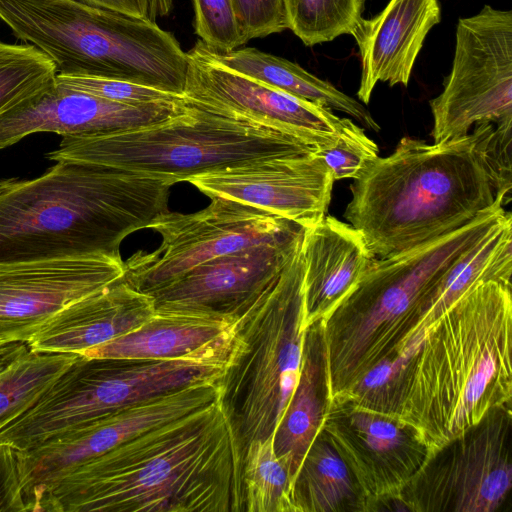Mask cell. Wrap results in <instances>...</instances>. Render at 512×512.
Wrapping results in <instances>:
<instances>
[{"label":"cell","mask_w":512,"mask_h":512,"mask_svg":"<svg viewBox=\"0 0 512 512\" xmlns=\"http://www.w3.org/2000/svg\"><path fill=\"white\" fill-rule=\"evenodd\" d=\"M512 120L492 125L485 144L488 163L496 176L500 189L510 199L511 191Z\"/></svg>","instance_id":"36"},{"label":"cell","mask_w":512,"mask_h":512,"mask_svg":"<svg viewBox=\"0 0 512 512\" xmlns=\"http://www.w3.org/2000/svg\"><path fill=\"white\" fill-rule=\"evenodd\" d=\"M321 431L348 467L362 511L396 499L428 461L425 447L408 428L348 402L324 408Z\"/></svg>","instance_id":"16"},{"label":"cell","mask_w":512,"mask_h":512,"mask_svg":"<svg viewBox=\"0 0 512 512\" xmlns=\"http://www.w3.org/2000/svg\"><path fill=\"white\" fill-rule=\"evenodd\" d=\"M185 108L184 99L146 105L112 102L59 85L54 78L0 113V149L37 132L80 136L141 127Z\"/></svg>","instance_id":"19"},{"label":"cell","mask_w":512,"mask_h":512,"mask_svg":"<svg viewBox=\"0 0 512 512\" xmlns=\"http://www.w3.org/2000/svg\"><path fill=\"white\" fill-rule=\"evenodd\" d=\"M218 399V381L191 384L116 410L33 449L17 451L20 483L29 512H34L37 501L50 486L86 461Z\"/></svg>","instance_id":"13"},{"label":"cell","mask_w":512,"mask_h":512,"mask_svg":"<svg viewBox=\"0 0 512 512\" xmlns=\"http://www.w3.org/2000/svg\"><path fill=\"white\" fill-rule=\"evenodd\" d=\"M303 236L304 232L254 245L195 266L149 294L155 312L235 318L293 258L302 245Z\"/></svg>","instance_id":"18"},{"label":"cell","mask_w":512,"mask_h":512,"mask_svg":"<svg viewBox=\"0 0 512 512\" xmlns=\"http://www.w3.org/2000/svg\"><path fill=\"white\" fill-rule=\"evenodd\" d=\"M173 0H153L152 1V20L157 16L167 15L172 8Z\"/></svg>","instance_id":"39"},{"label":"cell","mask_w":512,"mask_h":512,"mask_svg":"<svg viewBox=\"0 0 512 512\" xmlns=\"http://www.w3.org/2000/svg\"><path fill=\"white\" fill-rule=\"evenodd\" d=\"M441 20L438 0H390L352 33L361 59L357 97L368 104L378 82L408 86L424 40Z\"/></svg>","instance_id":"20"},{"label":"cell","mask_w":512,"mask_h":512,"mask_svg":"<svg viewBox=\"0 0 512 512\" xmlns=\"http://www.w3.org/2000/svg\"><path fill=\"white\" fill-rule=\"evenodd\" d=\"M491 126L476 124L444 143L403 137L390 155L365 166L350 186L344 217L375 257L418 247L510 201L486 158Z\"/></svg>","instance_id":"4"},{"label":"cell","mask_w":512,"mask_h":512,"mask_svg":"<svg viewBox=\"0 0 512 512\" xmlns=\"http://www.w3.org/2000/svg\"><path fill=\"white\" fill-rule=\"evenodd\" d=\"M334 181L315 152L250 161L186 180L211 198L245 203L304 228L326 215Z\"/></svg>","instance_id":"17"},{"label":"cell","mask_w":512,"mask_h":512,"mask_svg":"<svg viewBox=\"0 0 512 512\" xmlns=\"http://www.w3.org/2000/svg\"><path fill=\"white\" fill-rule=\"evenodd\" d=\"M81 354L48 353L26 343L0 347V430L28 410Z\"/></svg>","instance_id":"27"},{"label":"cell","mask_w":512,"mask_h":512,"mask_svg":"<svg viewBox=\"0 0 512 512\" xmlns=\"http://www.w3.org/2000/svg\"><path fill=\"white\" fill-rule=\"evenodd\" d=\"M452 68L430 101L431 136L444 143L473 125L512 120V11L485 5L459 18Z\"/></svg>","instance_id":"11"},{"label":"cell","mask_w":512,"mask_h":512,"mask_svg":"<svg viewBox=\"0 0 512 512\" xmlns=\"http://www.w3.org/2000/svg\"><path fill=\"white\" fill-rule=\"evenodd\" d=\"M507 214L498 202L459 229L374 260L357 286L319 321L324 408L399 350L415 325L422 297Z\"/></svg>","instance_id":"5"},{"label":"cell","mask_w":512,"mask_h":512,"mask_svg":"<svg viewBox=\"0 0 512 512\" xmlns=\"http://www.w3.org/2000/svg\"><path fill=\"white\" fill-rule=\"evenodd\" d=\"M324 405L321 335L317 322L307 329L300 377L273 437L275 455L287 469L291 486L322 430Z\"/></svg>","instance_id":"25"},{"label":"cell","mask_w":512,"mask_h":512,"mask_svg":"<svg viewBox=\"0 0 512 512\" xmlns=\"http://www.w3.org/2000/svg\"><path fill=\"white\" fill-rule=\"evenodd\" d=\"M195 33L216 52H229L244 45L230 0H192Z\"/></svg>","instance_id":"34"},{"label":"cell","mask_w":512,"mask_h":512,"mask_svg":"<svg viewBox=\"0 0 512 512\" xmlns=\"http://www.w3.org/2000/svg\"><path fill=\"white\" fill-rule=\"evenodd\" d=\"M511 273L512 217L508 213L499 225L459 258L422 297L415 325L407 340L416 331L436 321L476 284L498 281L511 285Z\"/></svg>","instance_id":"24"},{"label":"cell","mask_w":512,"mask_h":512,"mask_svg":"<svg viewBox=\"0 0 512 512\" xmlns=\"http://www.w3.org/2000/svg\"><path fill=\"white\" fill-rule=\"evenodd\" d=\"M0 19L57 74L128 81L183 96L188 58L156 22L77 0H0Z\"/></svg>","instance_id":"6"},{"label":"cell","mask_w":512,"mask_h":512,"mask_svg":"<svg viewBox=\"0 0 512 512\" xmlns=\"http://www.w3.org/2000/svg\"><path fill=\"white\" fill-rule=\"evenodd\" d=\"M1 346H2V345H0V347H1Z\"/></svg>","instance_id":"40"},{"label":"cell","mask_w":512,"mask_h":512,"mask_svg":"<svg viewBox=\"0 0 512 512\" xmlns=\"http://www.w3.org/2000/svg\"><path fill=\"white\" fill-rule=\"evenodd\" d=\"M511 285L476 284L426 328L383 416L413 432L428 460L512 398Z\"/></svg>","instance_id":"2"},{"label":"cell","mask_w":512,"mask_h":512,"mask_svg":"<svg viewBox=\"0 0 512 512\" xmlns=\"http://www.w3.org/2000/svg\"><path fill=\"white\" fill-rule=\"evenodd\" d=\"M308 327L301 245L234 319L218 400L242 459L249 444L274 437L300 377Z\"/></svg>","instance_id":"7"},{"label":"cell","mask_w":512,"mask_h":512,"mask_svg":"<svg viewBox=\"0 0 512 512\" xmlns=\"http://www.w3.org/2000/svg\"><path fill=\"white\" fill-rule=\"evenodd\" d=\"M244 512L242 456L219 400L62 477L34 512Z\"/></svg>","instance_id":"1"},{"label":"cell","mask_w":512,"mask_h":512,"mask_svg":"<svg viewBox=\"0 0 512 512\" xmlns=\"http://www.w3.org/2000/svg\"><path fill=\"white\" fill-rule=\"evenodd\" d=\"M84 4L111 10L130 17L152 20L153 0H77ZM155 22V21H153Z\"/></svg>","instance_id":"38"},{"label":"cell","mask_w":512,"mask_h":512,"mask_svg":"<svg viewBox=\"0 0 512 512\" xmlns=\"http://www.w3.org/2000/svg\"><path fill=\"white\" fill-rule=\"evenodd\" d=\"M244 512H292L290 479L273 437L248 445L242 459Z\"/></svg>","instance_id":"29"},{"label":"cell","mask_w":512,"mask_h":512,"mask_svg":"<svg viewBox=\"0 0 512 512\" xmlns=\"http://www.w3.org/2000/svg\"><path fill=\"white\" fill-rule=\"evenodd\" d=\"M302 253L308 326L326 318L376 259L360 231L327 215L305 228Z\"/></svg>","instance_id":"22"},{"label":"cell","mask_w":512,"mask_h":512,"mask_svg":"<svg viewBox=\"0 0 512 512\" xmlns=\"http://www.w3.org/2000/svg\"><path fill=\"white\" fill-rule=\"evenodd\" d=\"M315 151L279 129L186 103L182 112L149 125L103 134L62 136L58 149L47 157L166 174L182 182L193 175L250 161Z\"/></svg>","instance_id":"8"},{"label":"cell","mask_w":512,"mask_h":512,"mask_svg":"<svg viewBox=\"0 0 512 512\" xmlns=\"http://www.w3.org/2000/svg\"><path fill=\"white\" fill-rule=\"evenodd\" d=\"M234 319L230 316L157 313L134 330L82 355L98 358L229 360Z\"/></svg>","instance_id":"23"},{"label":"cell","mask_w":512,"mask_h":512,"mask_svg":"<svg viewBox=\"0 0 512 512\" xmlns=\"http://www.w3.org/2000/svg\"><path fill=\"white\" fill-rule=\"evenodd\" d=\"M510 406L434 454L396 498L402 510L493 512L512 486Z\"/></svg>","instance_id":"12"},{"label":"cell","mask_w":512,"mask_h":512,"mask_svg":"<svg viewBox=\"0 0 512 512\" xmlns=\"http://www.w3.org/2000/svg\"><path fill=\"white\" fill-rule=\"evenodd\" d=\"M315 153L323 158L334 180L356 179L365 166L378 157V147L348 118L335 143Z\"/></svg>","instance_id":"32"},{"label":"cell","mask_w":512,"mask_h":512,"mask_svg":"<svg viewBox=\"0 0 512 512\" xmlns=\"http://www.w3.org/2000/svg\"><path fill=\"white\" fill-rule=\"evenodd\" d=\"M211 56L231 70L237 71L270 87L329 110L343 112L373 131L380 126L369 110L358 100L338 90L333 84L285 58L253 47L216 52Z\"/></svg>","instance_id":"26"},{"label":"cell","mask_w":512,"mask_h":512,"mask_svg":"<svg viewBox=\"0 0 512 512\" xmlns=\"http://www.w3.org/2000/svg\"><path fill=\"white\" fill-rule=\"evenodd\" d=\"M365 0H284L288 29L306 46L352 35Z\"/></svg>","instance_id":"30"},{"label":"cell","mask_w":512,"mask_h":512,"mask_svg":"<svg viewBox=\"0 0 512 512\" xmlns=\"http://www.w3.org/2000/svg\"><path fill=\"white\" fill-rule=\"evenodd\" d=\"M0 512H28L20 483L17 451L0 444Z\"/></svg>","instance_id":"37"},{"label":"cell","mask_w":512,"mask_h":512,"mask_svg":"<svg viewBox=\"0 0 512 512\" xmlns=\"http://www.w3.org/2000/svg\"><path fill=\"white\" fill-rule=\"evenodd\" d=\"M123 273L121 258L106 255L0 264V345L27 343L62 309Z\"/></svg>","instance_id":"15"},{"label":"cell","mask_w":512,"mask_h":512,"mask_svg":"<svg viewBox=\"0 0 512 512\" xmlns=\"http://www.w3.org/2000/svg\"><path fill=\"white\" fill-rule=\"evenodd\" d=\"M53 61L32 45L0 41V113L52 81Z\"/></svg>","instance_id":"31"},{"label":"cell","mask_w":512,"mask_h":512,"mask_svg":"<svg viewBox=\"0 0 512 512\" xmlns=\"http://www.w3.org/2000/svg\"><path fill=\"white\" fill-rule=\"evenodd\" d=\"M153 298L119 279L68 305L26 344L34 351L83 354L150 319Z\"/></svg>","instance_id":"21"},{"label":"cell","mask_w":512,"mask_h":512,"mask_svg":"<svg viewBox=\"0 0 512 512\" xmlns=\"http://www.w3.org/2000/svg\"><path fill=\"white\" fill-rule=\"evenodd\" d=\"M55 81L70 89L128 105H146L183 99V96L160 89L110 78L56 74Z\"/></svg>","instance_id":"33"},{"label":"cell","mask_w":512,"mask_h":512,"mask_svg":"<svg viewBox=\"0 0 512 512\" xmlns=\"http://www.w3.org/2000/svg\"><path fill=\"white\" fill-rule=\"evenodd\" d=\"M147 228L161 236L157 249L137 251L123 262L121 278L133 289L150 294L195 266L254 245L283 240L304 232L301 225L262 209L221 197L203 210L183 214L168 210Z\"/></svg>","instance_id":"10"},{"label":"cell","mask_w":512,"mask_h":512,"mask_svg":"<svg viewBox=\"0 0 512 512\" xmlns=\"http://www.w3.org/2000/svg\"><path fill=\"white\" fill-rule=\"evenodd\" d=\"M228 361L148 360L80 355L28 410L0 430V444L27 451L121 408L204 381Z\"/></svg>","instance_id":"9"},{"label":"cell","mask_w":512,"mask_h":512,"mask_svg":"<svg viewBox=\"0 0 512 512\" xmlns=\"http://www.w3.org/2000/svg\"><path fill=\"white\" fill-rule=\"evenodd\" d=\"M292 512H335L362 505L360 493L343 459L318 434L290 490Z\"/></svg>","instance_id":"28"},{"label":"cell","mask_w":512,"mask_h":512,"mask_svg":"<svg viewBox=\"0 0 512 512\" xmlns=\"http://www.w3.org/2000/svg\"><path fill=\"white\" fill-rule=\"evenodd\" d=\"M187 53L186 103L294 135L315 150L332 146L348 118L231 70L198 40Z\"/></svg>","instance_id":"14"},{"label":"cell","mask_w":512,"mask_h":512,"mask_svg":"<svg viewBox=\"0 0 512 512\" xmlns=\"http://www.w3.org/2000/svg\"><path fill=\"white\" fill-rule=\"evenodd\" d=\"M238 29L247 43L288 29L284 0H230Z\"/></svg>","instance_id":"35"},{"label":"cell","mask_w":512,"mask_h":512,"mask_svg":"<svg viewBox=\"0 0 512 512\" xmlns=\"http://www.w3.org/2000/svg\"><path fill=\"white\" fill-rule=\"evenodd\" d=\"M175 177L62 160L33 179L0 180V264L88 255L167 211Z\"/></svg>","instance_id":"3"}]
</instances>
